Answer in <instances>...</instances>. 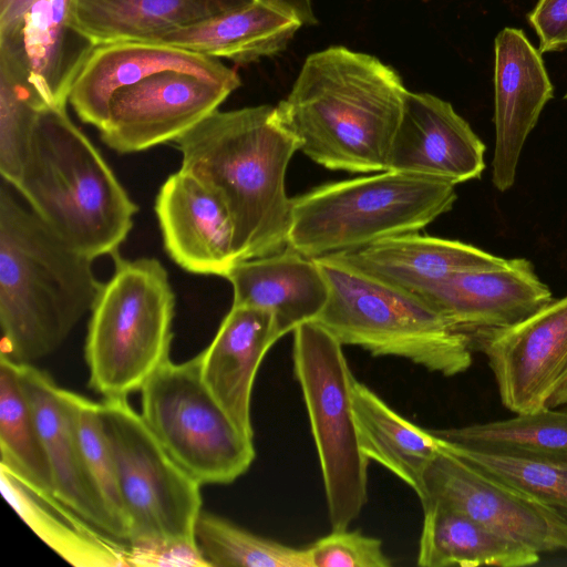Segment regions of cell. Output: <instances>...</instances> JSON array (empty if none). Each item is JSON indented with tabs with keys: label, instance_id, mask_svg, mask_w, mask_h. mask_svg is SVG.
Returning a JSON list of instances; mask_svg holds the SVG:
<instances>
[{
	"label": "cell",
	"instance_id": "35",
	"mask_svg": "<svg viewBox=\"0 0 567 567\" xmlns=\"http://www.w3.org/2000/svg\"><path fill=\"white\" fill-rule=\"evenodd\" d=\"M310 567H390L392 561L378 538L333 530L307 547Z\"/></svg>",
	"mask_w": 567,
	"mask_h": 567
},
{
	"label": "cell",
	"instance_id": "25",
	"mask_svg": "<svg viewBox=\"0 0 567 567\" xmlns=\"http://www.w3.org/2000/svg\"><path fill=\"white\" fill-rule=\"evenodd\" d=\"M1 491L25 524L76 567H128V543L97 529L49 493L37 492L0 467Z\"/></svg>",
	"mask_w": 567,
	"mask_h": 567
},
{
	"label": "cell",
	"instance_id": "41",
	"mask_svg": "<svg viewBox=\"0 0 567 567\" xmlns=\"http://www.w3.org/2000/svg\"><path fill=\"white\" fill-rule=\"evenodd\" d=\"M564 99H566V100H567V91H566V93H565V95H564Z\"/></svg>",
	"mask_w": 567,
	"mask_h": 567
},
{
	"label": "cell",
	"instance_id": "30",
	"mask_svg": "<svg viewBox=\"0 0 567 567\" xmlns=\"http://www.w3.org/2000/svg\"><path fill=\"white\" fill-rule=\"evenodd\" d=\"M0 467L28 487L53 495L47 453L17 363L0 354Z\"/></svg>",
	"mask_w": 567,
	"mask_h": 567
},
{
	"label": "cell",
	"instance_id": "19",
	"mask_svg": "<svg viewBox=\"0 0 567 567\" xmlns=\"http://www.w3.org/2000/svg\"><path fill=\"white\" fill-rule=\"evenodd\" d=\"M17 372L47 453L53 496L97 529L127 543L126 529L107 509L86 466L63 389L32 363H17Z\"/></svg>",
	"mask_w": 567,
	"mask_h": 567
},
{
	"label": "cell",
	"instance_id": "12",
	"mask_svg": "<svg viewBox=\"0 0 567 567\" xmlns=\"http://www.w3.org/2000/svg\"><path fill=\"white\" fill-rule=\"evenodd\" d=\"M467 337L486 357L502 404L515 414L540 410L567 377V296L513 326Z\"/></svg>",
	"mask_w": 567,
	"mask_h": 567
},
{
	"label": "cell",
	"instance_id": "3",
	"mask_svg": "<svg viewBox=\"0 0 567 567\" xmlns=\"http://www.w3.org/2000/svg\"><path fill=\"white\" fill-rule=\"evenodd\" d=\"M2 181L0 188L1 354L32 363L55 351L91 311L100 282L93 259L73 249Z\"/></svg>",
	"mask_w": 567,
	"mask_h": 567
},
{
	"label": "cell",
	"instance_id": "31",
	"mask_svg": "<svg viewBox=\"0 0 567 567\" xmlns=\"http://www.w3.org/2000/svg\"><path fill=\"white\" fill-rule=\"evenodd\" d=\"M194 537L208 567H310L307 548L265 538L206 511Z\"/></svg>",
	"mask_w": 567,
	"mask_h": 567
},
{
	"label": "cell",
	"instance_id": "36",
	"mask_svg": "<svg viewBox=\"0 0 567 567\" xmlns=\"http://www.w3.org/2000/svg\"><path fill=\"white\" fill-rule=\"evenodd\" d=\"M128 546L130 566L208 567L196 543H128Z\"/></svg>",
	"mask_w": 567,
	"mask_h": 567
},
{
	"label": "cell",
	"instance_id": "11",
	"mask_svg": "<svg viewBox=\"0 0 567 567\" xmlns=\"http://www.w3.org/2000/svg\"><path fill=\"white\" fill-rule=\"evenodd\" d=\"M417 497L422 508L452 509L539 554L567 550V522L440 447Z\"/></svg>",
	"mask_w": 567,
	"mask_h": 567
},
{
	"label": "cell",
	"instance_id": "38",
	"mask_svg": "<svg viewBox=\"0 0 567 567\" xmlns=\"http://www.w3.org/2000/svg\"><path fill=\"white\" fill-rule=\"evenodd\" d=\"M299 20L303 25H313L317 20L311 0H256Z\"/></svg>",
	"mask_w": 567,
	"mask_h": 567
},
{
	"label": "cell",
	"instance_id": "26",
	"mask_svg": "<svg viewBox=\"0 0 567 567\" xmlns=\"http://www.w3.org/2000/svg\"><path fill=\"white\" fill-rule=\"evenodd\" d=\"M246 0H72L70 21L93 45L152 41Z\"/></svg>",
	"mask_w": 567,
	"mask_h": 567
},
{
	"label": "cell",
	"instance_id": "27",
	"mask_svg": "<svg viewBox=\"0 0 567 567\" xmlns=\"http://www.w3.org/2000/svg\"><path fill=\"white\" fill-rule=\"evenodd\" d=\"M352 408L363 454L396 475L417 495L425 470L439 452L435 436L408 421L355 378Z\"/></svg>",
	"mask_w": 567,
	"mask_h": 567
},
{
	"label": "cell",
	"instance_id": "2",
	"mask_svg": "<svg viewBox=\"0 0 567 567\" xmlns=\"http://www.w3.org/2000/svg\"><path fill=\"white\" fill-rule=\"evenodd\" d=\"M173 143L182 154L181 169L227 207L238 261L287 247L291 198L285 181L299 144L279 123L275 106L217 110Z\"/></svg>",
	"mask_w": 567,
	"mask_h": 567
},
{
	"label": "cell",
	"instance_id": "24",
	"mask_svg": "<svg viewBox=\"0 0 567 567\" xmlns=\"http://www.w3.org/2000/svg\"><path fill=\"white\" fill-rule=\"evenodd\" d=\"M302 25L296 18L262 2L246 0L147 42L245 64L284 51Z\"/></svg>",
	"mask_w": 567,
	"mask_h": 567
},
{
	"label": "cell",
	"instance_id": "18",
	"mask_svg": "<svg viewBox=\"0 0 567 567\" xmlns=\"http://www.w3.org/2000/svg\"><path fill=\"white\" fill-rule=\"evenodd\" d=\"M154 209L166 254L185 271L226 278L238 262L227 207L192 174L179 168L169 175Z\"/></svg>",
	"mask_w": 567,
	"mask_h": 567
},
{
	"label": "cell",
	"instance_id": "21",
	"mask_svg": "<svg viewBox=\"0 0 567 567\" xmlns=\"http://www.w3.org/2000/svg\"><path fill=\"white\" fill-rule=\"evenodd\" d=\"M281 338L269 311L231 305L214 339L198 354L203 382L238 429L252 439L254 383L267 352Z\"/></svg>",
	"mask_w": 567,
	"mask_h": 567
},
{
	"label": "cell",
	"instance_id": "5",
	"mask_svg": "<svg viewBox=\"0 0 567 567\" xmlns=\"http://www.w3.org/2000/svg\"><path fill=\"white\" fill-rule=\"evenodd\" d=\"M455 185L398 171L322 184L291 198L287 246L308 258L416 233L452 209Z\"/></svg>",
	"mask_w": 567,
	"mask_h": 567
},
{
	"label": "cell",
	"instance_id": "33",
	"mask_svg": "<svg viewBox=\"0 0 567 567\" xmlns=\"http://www.w3.org/2000/svg\"><path fill=\"white\" fill-rule=\"evenodd\" d=\"M90 474L111 514L126 529L114 456L106 437L100 402L63 389ZM128 540V539H127Z\"/></svg>",
	"mask_w": 567,
	"mask_h": 567
},
{
	"label": "cell",
	"instance_id": "6",
	"mask_svg": "<svg viewBox=\"0 0 567 567\" xmlns=\"http://www.w3.org/2000/svg\"><path fill=\"white\" fill-rule=\"evenodd\" d=\"M315 259L329 286L327 305L315 321L342 346H358L374 357L403 358L444 377L472 365L468 337L425 300L329 256Z\"/></svg>",
	"mask_w": 567,
	"mask_h": 567
},
{
	"label": "cell",
	"instance_id": "20",
	"mask_svg": "<svg viewBox=\"0 0 567 567\" xmlns=\"http://www.w3.org/2000/svg\"><path fill=\"white\" fill-rule=\"evenodd\" d=\"M485 145L452 104L430 93L408 92L388 169L453 185L480 178Z\"/></svg>",
	"mask_w": 567,
	"mask_h": 567
},
{
	"label": "cell",
	"instance_id": "34",
	"mask_svg": "<svg viewBox=\"0 0 567 567\" xmlns=\"http://www.w3.org/2000/svg\"><path fill=\"white\" fill-rule=\"evenodd\" d=\"M47 106L30 87L0 69V173L17 182L39 113Z\"/></svg>",
	"mask_w": 567,
	"mask_h": 567
},
{
	"label": "cell",
	"instance_id": "23",
	"mask_svg": "<svg viewBox=\"0 0 567 567\" xmlns=\"http://www.w3.org/2000/svg\"><path fill=\"white\" fill-rule=\"evenodd\" d=\"M225 279L233 287V306L269 311L282 337L315 321L329 299V286L317 260L289 246L238 261Z\"/></svg>",
	"mask_w": 567,
	"mask_h": 567
},
{
	"label": "cell",
	"instance_id": "39",
	"mask_svg": "<svg viewBox=\"0 0 567 567\" xmlns=\"http://www.w3.org/2000/svg\"><path fill=\"white\" fill-rule=\"evenodd\" d=\"M37 0H0V31L14 24Z\"/></svg>",
	"mask_w": 567,
	"mask_h": 567
},
{
	"label": "cell",
	"instance_id": "28",
	"mask_svg": "<svg viewBox=\"0 0 567 567\" xmlns=\"http://www.w3.org/2000/svg\"><path fill=\"white\" fill-rule=\"evenodd\" d=\"M423 514L419 566L523 567L540 560L539 553L452 509L429 506Z\"/></svg>",
	"mask_w": 567,
	"mask_h": 567
},
{
	"label": "cell",
	"instance_id": "40",
	"mask_svg": "<svg viewBox=\"0 0 567 567\" xmlns=\"http://www.w3.org/2000/svg\"><path fill=\"white\" fill-rule=\"evenodd\" d=\"M567 404V377L563 383L557 388L551 398L548 401L547 406L558 408Z\"/></svg>",
	"mask_w": 567,
	"mask_h": 567
},
{
	"label": "cell",
	"instance_id": "9",
	"mask_svg": "<svg viewBox=\"0 0 567 567\" xmlns=\"http://www.w3.org/2000/svg\"><path fill=\"white\" fill-rule=\"evenodd\" d=\"M100 413L115 461L127 543H195L202 485L173 460L127 398H103Z\"/></svg>",
	"mask_w": 567,
	"mask_h": 567
},
{
	"label": "cell",
	"instance_id": "8",
	"mask_svg": "<svg viewBox=\"0 0 567 567\" xmlns=\"http://www.w3.org/2000/svg\"><path fill=\"white\" fill-rule=\"evenodd\" d=\"M292 360L323 481L333 530L347 529L368 501V465L353 408L354 377L342 344L316 321L293 330Z\"/></svg>",
	"mask_w": 567,
	"mask_h": 567
},
{
	"label": "cell",
	"instance_id": "37",
	"mask_svg": "<svg viewBox=\"0 0 567 567\" xmlns=\"http://www.w3.org/2000/svg\"><path fill=\"white\" fill-rule=\"evenodd\" d=\"M540 53L567 48V0H538L528 14Z\"/></svg>",
	"mask_w": 567,
	"mask_h": 567
},
{
	"label": "cell",
	"instance_id": "22",
	"mask_svg": "<svg viewBox=\"0 0 567 567\" xmlns=\"http://www.w3.org/2000/svg\"><path fill=\"white\" fill-rule=\"evenodd\" d=\"M329 257L416 296L450 275L498 267L507 260L470 244L419 231L388 237Z\"/></svg>",
	"mask_w": 567,
	"mask_h": 567
},
{
	"label": "cell",
	"instance_id": "13",
	"mask_svg": "<svg viewBox=\"0 0 567 567\" xmlns=\"http://www.w3.org/2000/svg\"><path fill=\"white\" fill-rule=\"evenodd\" d=\"M235 90L186 72L164 71L114 93L100 131L120 154L174 142L218 110Z\"/></svg>",
	"mask_w": 567,
	"mask_h": 567
},
{
	"label": "cell",
	"instance_id": "32",
	"mask_svg": "<svg viewBox=\"0 0 567 567\" xmlns=\"http://www.w3.org/2000/svg\"><path fill=\"white\" fill-rule=\"evenodd\" d=\"M439 442L534 450L567 449V408L545 406L516 416L447 429H431Z\"/></svg>",
	"mask_w": 567,
	"mask_h": 567
},
{
	"label": "cell",
	"instance_id": "15",
	"mask_svg": "<svg viewBox=\"0 0 567 567\" xmlns=\"http://www.w3.org/2000/svg\"><path fill=\"white\" fill-rule=\"evenodd\" d=\"M495 147L492 182L499 192L515 183L525 142L554 96L542 53L523 30L504 28L494 41Z\"/></svg>",
	"mask_w": 567,
	"mask_h": 567
},
{
	"label": "cell",
	"instance_id": "4",
	"mask_svg": "<svg viewBox=\"0 0 567 567\" xmlns=\"http://www.w3.org/2000/svg\"><path fill=\"white\" fill-rule=\"evenodd\" d=\"M11 187L62 240L93 260L118 254L138 210L65 107L39 113Z\"/></svg>",
	"mask_w": 567,
	"mask_h": 567
},
{
	"label": "cell",
	"instance_id": "16",
	"mask_svg": "<svg viewBox=\"0 0 567 567\" xmlns=\"http://www.w3.org/2000/svg\"><path fill=\"white\" fill-rule=\"evenodd\" d=\"M419 297L466 337L513 326L554 300L548 286L525 258L450 275Z\"/></svg>",
	"mask_w": 567,
	"mask_h": 567
},
{
	"label": "cell",
	"instance_id": "17",
	"mask_svg": "<svg viewBox=\"0 0 567 567\" xmlns=\"http://www.w3.org/2000/svg\"><path fill=\"white\" fill-rule=\"evenodd\" d=\"M164 71L186 72L234 90L236 71L219 59L147 41H120L95 47L80 70L69 95L78 117L101 130L116 91Z\"/></svg>",
	"mask_w": 567,
	"mask_h": 567
},
{
	"label": "cell",
	"instance_id": "7",
	"mask_svg": "<svg viewBox=\"0 0 567 567\" xmlns=\"http://www.w3.org/2000/svg\"><path fill=\"white\" fill-rule=\"evenodd\" d=\"M114 258L102 282L85 340L90 388L103 398L140 392L169 359L175 295L155 258Z\"/></svg>",
	"mask_w": 567,
	"mask_h": 567
},
{
	"label": "cell",
	"instance_id": "14",
	"mask_svg": "<svg viewBox=\"0 0 567 567\" xmlns=\"http://www.w3.org/2000/svg\"><path fill=\"white\" fill-rule=\"evenodd\" d=\"M72 0H37L0 31V69L49 107H65L71 87L95 45L70 21Z\"/></svg>",
	"mask_w": 567,
	"mask_h": 567
},
{
	"label": "cell",
	"instance_id": "1",
	"mask_svg": "<svg viewBox=\"0 0 567 567\" xmlns=\"http://www.w3.org/2000/svg\"><path fill=\"white\" fill-rule=\"evenodd\" d=\"M408 92L398 72L378 58L329 47L307 56L276 115L315 163L378 173L388 169Z\"/></svg>",
	"mask_w": 567,
	"mask_h": 567
},
{
	"label": "cell",
	"instance_id": "10",
	"mask_svg": "<svg viewBox=\"0 0 567 567\" xmlns=\"http://www.w3.org/2000/svg\"><path fill=\"white\" fill-rule=\"evenodd\" d=\"M142 416L156 439L202 486L229 484L256 457L254 439L243 433L209 392L198 354L171 360L141 389Z\"/></svg>",
	"mask_w": 567,
	"mask_h": 567
},
{
	"label": "cell",
	"instance_id": "29",
	"mask_svg": "<svg viewBox=\"0 0 567 567\" xmlns=\"http://www.w3.org/2000/svg\"><path fill=\"white\" fill-rule=\"evenodd\" d=\"M437 444L440 449L524 494L567 522V449L534 450L439 441Z\"/></svg>",
	"mask_w": 567,
	"mask_h": 567
}]
</instances>
